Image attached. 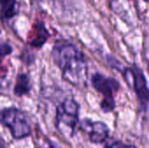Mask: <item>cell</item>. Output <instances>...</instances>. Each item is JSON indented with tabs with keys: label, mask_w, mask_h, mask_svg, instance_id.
Instances as JSON below:
<instances>
[{
	"label": "cell",
	"mask_w": 149,
	"mask_h": 148,
	"mask_svg": "<svg viewBox=\"0 0 149 148\" xmlns=\"http://www.w3.org/2000/svg\"><path fill=\"white\" fill-rule=\"evenodd\" d=\"M52 58L60 69L63 79L74 85L82 84L87 75V62L84 53L73 44L57 41L52 50Z\"/></svg>",
	"instance_id": "obj_1"
},
{
	"label": "cell",
	"mask_w": 149,
	"mask_h": 148,
	"mask_svg": "<svg viewBox=\"0 0 149 148\" xmlns=\"http://www.w3.org/2000/svg\"><path fill=\"white\" fill-rule=\"evenodd\" d=\"M0 124L10 130L15 140L25 139L31 134L25 114L17 107H7L0 111Z\"/></svg>",
	"instance_id": "obj_2"
},
{
	"label": "cell",
	"mask_w": 149,
	"mask_h": 148,
	"mask_svg": "<svg viewBox=\"0 0 149 148\" xmlns=\"http://www.w3.org/2000/svg\"><path fill=\"white\" fill-rule=\"evenodd\" d=\"M79 105L73 99H65L56 111V126L65 135L74 136L79 124Z\"/></svg>",
	"instance_id": "obj_3"
},
{
	"label": "cell",
	"mask_w": 149,
	"mask_h": 148,
	"mask_svg": "<svg viewBox=\"0 0 149 148\" xmlns=\"http://www.w3.org/2000/svg\"><path fill=\"white\" fill-rule=\"evenodd\" d=\"M92 85L93 88L103 95L100 108L104 113H110L115 108L114 93L120 89V83L113 78H108L101 73L96 72L93 75Z\"/></svg>",
	"instance_id": "obj_4"
},
{
	"label": "cell",
	"mask_w": 149,
	"mask_h": 148,
	"mask_svg": "<svg viewBox=\"0 0 149 148\" xmlns=\"http://www.w3.org/2000/svg\"><path fill=\"white\" fill-rule=\"evenodd\" d=\"M125 74L131 77L134 83V90L136 93L141 108L144 113H146L148 107V88L143 72L139 67L133 66L127 68L125 70Z\"/></svg>",
	"instance_id": "obj_5"
},
{
	"label": "cell",
	"mask_w": 149,
	"mask_h": 148,
	"mask_svg": "<svg viewBox=\"0 0 149 148\" xmlns=\"http://www.w3.org/2000/svg\"><path fill=\"white\" fill-rule=\"evenodd\" d=\"M79 125L82 130L88 132L89 140L92 143L100 144L108 138L109 128L101 121H92L89 119H84Z\"/></svg>",
	"instance_id": "obj_6"
},
{
	"label": "cell",
	"mask_w": 149,
	"mask_h": 148,
	"mask_svg": "<svg viewBox=\"0 0 149 148\" xmlns=\"http://www.w3.org/2000/svg\"><path fill=\"white\" fill-rule=\"evenodd\" d=\"M50 38V33L43 21L38 20L33 27L32 38L30 40V45L33 48H41Z\"/></svg>",
	"instance_id": "obj_7"
},
{
	"label": "cell",
	"mask_w": 149,
	"mask_h": 148,
	"mask_svg": "<svg viewBox=\"0 0 149 148\" xmlns=\"http://www.w3.org/2000/svg\"><path fill=\"white\" fill-rule=\"evenodd\" d=\"M18 12L17 0H0V17L3 20H10Z\"/></svg>",
	"instance_id": "obj_8"
},
{
	"label": "cell",
	"mask_w": 149,
	"mask_h": 148,
	"mask_svg": "<svg viewBox=\"0 0 149 148\" xmlns=\"http://www.w3.org/2000/svg\"><path fill=\"white\" fill-rule=\"evenodd\" d=\"M14 94L17 97H23L28 94L31 91V83L29 77L24 73H20L17 76L16 84L14 85Z\"/></svg>",
	"instance_id": "obj_9"
},
{
	"label": "cell",
	"mask_w": 149,
	"mask_h": 148,
	"mask_svg": "<svg viewBox=\"0 0 149 148\" xmlns=\"http://www.w3.org/2000/svg\"><path fill=\"white\" fill-rule=\"evenodd\" d=\"M12 52V47L8 43H0V65L3 59Z\"/></svg>",
	"instance_id": "obj_10"
},
{
	"label": "cell",
	"mask_w": 149,
	"mask_h": 148,
	"mask_svg": "<svg viewBox=\"0 0 149 148\" xmlns=\"http://www.w3.org/2000/svg\"><path fill=\"white\" fill-rule=\"evenodd\" d=\"M107 148H136V147L132 146V145H127L124 144L121 141H115L113 143H112L111 145H109Z\"/></svg>",
	"instance_id": "obj_11"
},
{
	"label": "cell",
	"mask_w": 149,
	"mask_h": 148,
	"mask_svg": "<svg viewBox=\"0 0 149 148\" xmlns=\"http://www.w3.org/2000/svg\"><path fill=\"white\" fill-rule=\"evenodd\" d=\"M108 1H109V3H110L112 4V3H115V2H117L118 0H108Z\"/></svg>",
	"instance_id": "obj_12"
},
{
	"label": "cell",
	"mask_w": 149,
	"mask_h": 148,
	"mask_svg": "<svg viewBox=\"0 0 149 148\" xmlns=\"http://www.w3.org/2000/svg\"><path fill=\"white\" fill-rule=\"evenodd\" d=\"M48 148H59V147H56V146H54V145H52H52H51V146H50Z\"/></svg>",
	"instance_id": "obj_13"
},
{
	"label": "cell",
	"mask_w": 149,
	"mask_h": 148,
	"mask_svg": "<svg viewBox=\"0 0 149 148\" xmlns=\"http://www.w3.org/2000/svg\"><path fill=\"white\" fill-rule=\"evenodd\" d=\"M0 148H5V147L2 144V142L0 141Z\"/></svg>",
	"instance_id": "obj_14"
}]
</instances>
